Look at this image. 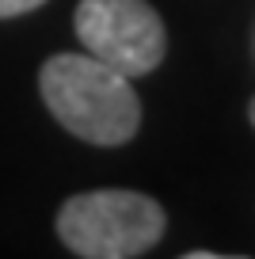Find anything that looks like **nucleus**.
I'll list each match as a JSON object with an SVG mask.
<instances>
[{"instance_id":"nucleus-5","label":"nucleus","mask_w":255,"mask_h":259,"mask_svg":"<svg viewBox=\"0 0 255 259\" xmlns=\"http://www.w3.org/2000/svg\"><path fill=\"white\" fill-rule=\"evenodd\" d=\"M187 259H217V251H187Z\"/></svg>"},{"instance_id":"nucleus-4","label":"nucleus","mask_w":255,"mask_h":259,"mask_svg":"<svg viewBox=\"0 0 255 259\" xmlns=\"http://www.w3.org/2000/svg\"><path fill=\"white\" fill-rule=\"evenodd\" d=\"M46 0H0V19H16V16H23V12H34V8H42Z\"/></svg>"},{"instance_id":"nucleus-6","label":"nucleus","mask_w":255,"mask_h":259,"mask_svg":"<svg viewBox=\"0 0 255 259\" xmlns=\"http://www.w3.org/2000/svg\"><path fill=\"white\" fill-rule=\"evenodd\" d=\"M247 118H251V126H255V99L247 103Z\"/></svg>"},{"instance_id":"nucleus-3","label":"nucleus","mask_w":255,"mask_h":259,"mask_svg":"<svg viewBox=\"0 0 255 259\" xmlns=\"http://www.w3.org/2000/svg\"><path fill=\"white\" fill-rule=\"evenodd\" d=\"M76 38L84 54L99 57L122 76H149L167 54V31L149 0H80Z\"/></svg>"},{"instance_id":"nucleus-2","label":"nucleus","mask_w":255,"mask_h":259,"mask_svg":"<svg viewBox=\"0 0 255 259\" xmlns=\"http://www.w3.org/2000/svg\"><path fill=\"white\" fill-rule=\"evenodd\" d=\"M167 213L141 191H84L57 210V236L84 259H134L156 248Z\"/></svg>"},{"instance_id":"nucleus-1","label":"nucleus","mask_w":255,"mask_h":259,"mask_svg":"<svg viewBox=\"0 0 255 259\" xmlns=\"http://www.w3.org/2000/svg\"><path fill=\"white\" fill-rule=\"evenodd\" d=\"M46 111L88 145H126L141 126V99L130 76L92 54H54L38 73Z\"/></svg>"}]
</instances>
